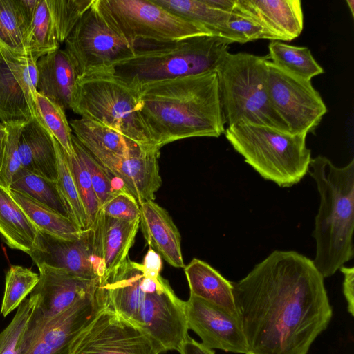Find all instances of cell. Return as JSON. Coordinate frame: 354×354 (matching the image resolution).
I'll list each match as a JSON object with an SVG mask.
<instances>
[{
	"mask_svg": "<svg viewBox=\"0 0 354 354\" xmlns=\"http://www.w3.org/2000/svg\"><path fill=\"white\" fill-rule=\"evenodd\" d=\"M213 8L226 13H231L235 8L236 0H206Z\"/></svg>",
	"mask_w": 354,
	"mask_h": 354,
	"instance_id": "7dc6e473",
	"label": "cell"
},
{
	"mask_svg": "<svg viewBox=\"0 0 354 354\" xmlns=\"http://www.w3.org/2000/svg\"><path fill=\"white\" fill-rule=\"evenodd\" d=\"M38 118L62 146L66 153H73L72 129L67 120L65 110L57 103L37 92L35 99Z\"/></svg>",
	"mask_w": 354,
	"mask_h": 354,
	"instance_id": "d6a6232c",
	"label": "cell"
},
{
	"mask_svg": "<svg viewBox=\"0 0 354 354\" xmlns=\"http://www.w3.org/2000/svg\"><path fill=\"white\" fill-rule=\"evenodd\" d=\"M7 137L8 133L6 127L4 129H0V171L3 165Z\"/></svg>",
	"mask_w": 354,
	"mask_h": 354,
	"instance_id": "c3c4849f",
	"label": "cell"
},
{
	"mask_svg": "<svg viewBox=\"0 0 354 354\" xmlns=\"http://www.w3.org/2000/svg\"><path fill=\"white\" fill-rule=\"evenodd\" d=\"M57 156V185L73 214V220L82 230L87 229V219L66 152L55 140Z\"/></svg>",
	"mask_w": 354,
	"mask_h": 354,
	"instance_id": "d590c367",
	"label": "cell"
},
{
	"mask_svg": "<svg viewBox=\"0 0 354 354\" xmlns=\"http://www.w3.org/2000/svg\"><path fill=\"white\" fill-rule=\"evenodd\" d=\"M344 274L343 293L346 298L348 311L354 315V268L343 266L340 268Z\"/></svg>",
	"mask_w": 354,
	"mask_h": 354,
	"instance_id": "ee69618b",
	"label": "cell"
},
{
	"mask_svg": "<svg viewBox=\"0 0 354 354\" xmlns=\"http://www.w3.org/2000/svg\"><path fill=\"white\" fill-rule=\"evenodd\" d=\"M268 66V88L271 104L293 134L312 133L327 112L311 81L292 75L273 64Z\"/></svg>",
	"mask_w": 354,
	"mask_h": 354,
	"instance_id": "7c38bea8",
	"label": "cell"
},
{
	"mask_svg": "<svg viewBox=\"0 0 354 354\" xmlns=\"http://www.w3.org/2000/svg\"><path fill=\"white\" fill-rule=\"evenodd\" d=\"M140 226L149 245L174 268H184L180 234L166 209L153 201L140 205Z\"/></svg>",
	"mask_w": 354,
	"mask_h": 354,
	"instance_id": "ffe728a7",
	"label": "cell"
},
{
	"mask_svg": "<svg viewBox=\"0 0 354 354\" xmlns=\"http://www.w3.org/2000/svg\"><path fill=\"white\" fill-rule=\"evenodd\" d=\"M94 0H46L59 44L65 41Z\"/></svg>",
	"mask_w": 354,
	"mask_h": 354,
	"instance_id": "8d00e7d4",
	"label": "cell"
},
{
	"mask_svg": "<svg viewBox=\"0 0 354 354\" xmlns=\"http://www.w3.org/2000/svg\"><path fill=\"white\" fill-rule=\"evenodd\" d=\"M91 227L94 230L96 249L104 275L128 257L140 227V218L133 221L120 220L109 216L100 209Z\"/></svg>",
	"mask_w": 354,
	"mask_h": 354,
	"instance_id": "7402d4cb",
	"label": "cell"
},
{
	"mask_svg": "<svg viewBox=\"0 0 354 354\" xmlns=\"http://www.w3.org/2000/svg\"><path fill=\"white\" fill-rule=\"evenodd\" d=\"M236 7L261 24L272 41H290L302 32L299 0H236Z\"/></svg>",
	"mask_w": 354,
	"mask_h": 354,
	"instance_id": "d6986e66",
	"label": "cell"
},
{
	"mask_svg": "<svg viewBox=\"0 0 354 354\" xmlns=\"http://www.w3.org/2000/svg\"><path fill=\"white\" fill-rule=\"evenodd\" d=\"M25 122L19 121L3 124L7 130L8 137L0 171V185L8 189H10L15 174L21 168L18 142L21 128Z\"/></svg>",
	"mask_w": 354,
	"mask_h": 354,
	"instance_id": "60d3db41",
	"label": "cell"
},
{
	"mask_svg": "<svg viewBox=\"0 0 354 354\" xmlns=\"http://www.w3.org/2000/svg\"><path fill=\"white\" fill-rule=\"evenodd\" d=\"M102 305L97 288L93 295L77 301L50 319L44 318L36 307L19 354H68L73 340Z\"/></svg>",
	"mask_w": 354,
	"mask_h": 354,
	"instance_id": "4fadbf2b",
	"label": "cell"
},
{
	"mask_svg": "<svg viewBox=\"0 0 354 354\" xmlns=\"http://www.w3.org/2000/svg\"><path fill=\"white\" fill-rule=\"evenodd\" d=\"M30 294L18 307L10 323L0 333V354H19L22 339L38 303Z\"/></svg>",
	"mask_w": 354,
	"mask_h": 354,
	"instance_id": "e575fe53",
	"label": "cell"
},
{
	"mask_svg": "<svg viewBox=\"0 0 354 354\" xmlns=\"http://www.w3.org/2000/svg\"><path fill=\"white\" fill-rule=\"evenodd\" d=\"M73 151L82 159L90 176L100 207L118 191L124 189L122 182L109 173L72 135Z\"/></svg>",
	"mask_w": 354,
	"mask_h": 354,
	"instance_id": "836d02e7",
	"label": "cell"
},
{
	"mask_svg": "<svg viewBox=\"0 0 354 354\" xmlns=\"http://www.w3.org/2000/svg\"><path fill=\"white\" fill-rule=\"evenodd\" d=\"M230 44L227 40L211 35L153 44L149 48H136L132 57L102 73L140 89L153 82L216 72Z\"/></svg>",
	"mask_w": 354,
	"mask_h": 354,
	"instance_id": "5b68a950",
	"label": "cell"
},
{
	"mask_svg": "<svg viewBox=\"0 0 354 354\" xmlns=\"http://www.w3.org/2000/svg\"><path fill=\"white\" fill-rule=\"evenodd\" d=\"M268 56L227 53L216 71L225 124L251 123L289 132L273 109L268 88Z\"/></svg>",
	"mask_w": 354,
	"mask_h": 354,
	"instance_id": "ba28073f",
	"label": "cell"
},
{
	"mask_svg": "<svg viewBox=\"0 0 354 354\" xmlns=\"http://www.w3.org/2000/svg\"><path fill=\"white\" fill-rule=\"evenodd\" d=\"M164 352L156 340L109 308L102 299L101 308L73 340L68 354H160Z\"/></svg>",
	"mask_w": 354,
	"mask_h": 354,
	"instance_id": "8fae6325",
	"label": "cell"
},
{
	"mask_svg": "<svg viewBox=\"0 0 354 354\" xmlns=\"http://www.w3.org/2000/svg\"><path fill=\"white\" fill-rule=\"evenodd\" d=\"M0 235L10 248L28 255L36 248L39 230L12 197L0 185Z\"/></svg>",
	"mask_w": 354,
	"mask_h": 354,
	"instance_id": "d4e9b609",
	"label": "cell"
},
{
	"mask_svg": "<svg viewBox=\"0 0 354 354\" xmlns=\"http://www.w3.org/2000/svg\"><path fill=\"white\" fill-rule=\"evenodd\" d=\"M39 279L30 294L38 297L37 310L45 319H50L77 301L93 295L100 279H84L69 272L44 264L37 265Z\"/></svg>",
	"mask_w": 354,
	"mask_h": 354,
	"instance_id": "ac0fdd59",
	"label": "cell"
},
{
	"mask_svg": "<svg viewBox=\"0 0 354 354\" xmlns=\"http://www.w3.org/2000/svg\"><path fill=\"white\" fill-rule=\"evenodd\" d=\"M159 151L158 149H148L126 157L105 152H88L109 173L122 182L124 190L140 205L153 201L156 192L162 185Z\"/></svg>",
	"mask_w": 354,
	"mask_h": 354,
	"instance_id": "e0dca14e",
	"label": "cell"
},
{
	"mask_svg": "<svg viewBox=\"0 0 354 354\" xmlns=\"http://www.w3.org/2000/svg\"><path fill=\"white\" fill-rule=\"evenodd\" d=\"M37 59L17 56L0 44V120L3 124L38 117L35 106Z\"/></svg>",
	"mask_w": 354,
	"mask_h": 354,
	"instance_id": "5bb4252c",
	"label": "cell"
},
{
	"mask_svg": "<svg viewBox=\"0 0 354 354\" xmlns=\"http://www.w3.org/2000/svg\"><path fill=\"white\" fill-rule=\"evenodd\" d=\"M161 257L153 249L149 247L142 263L145 274L151 277H158L162 268Z\"/></svg>",
	"mask_w": 354,
	"mask_h": 354,
	"instance_id": "f6af8a7d",
	"label": "cell"
},
{
	"mask_svg": "<svg viewBox=\"0 0 354 354\" xmlns=\"http://www.w3.org/2000/svg\"><path fill=\"white\" fill-rule=\"evenodd\" d=\"M0 44L15 55L29 54L13 0H0Z\"/></svg>",
	"mask_w": 354,
	"mask_h": 354,
	"instance_id": "ab89813d",
	"label": "cell"
},
{
	"mask_svg": "<svg viewBox=\"0 0 354 354\" xmlns=\"http://www.w3.org/2000/svg\"><path fill=\"white\" fill-rule=\"evenodd\" d=\"M29 256L36 266L62 269L84 279H98L104 274L91 227L82 230L74 239L58 238L39 230L37 247Z\"/></svg>",
	"mask_w": 354,
	"mask_h": 354,
	"instance_id": "9a60e30c",
	"label": "cell"
},
{
	"mask_svg": "<svg viewBox=\"0 0 354 354\" xmlns=\"http://www.w3.org/2000/svg\"><path fill=\"white\" fill-rule=\"evenodd\" d=\"M100 2L111 23L136 48L141 41L159 44L210 35L203 27L171 12L153 0Z\"/></svg>",
	"mask_w": 354,
	"mask_h": 354,
	"instance_id": "9c48e42d",
	"label": "cell"
},
{
	"mask_svg": "<svg viewBox=\"0 0 354 354\" xmlns=\"http://www.w3.org/2000/svg\"><path fill=\"white\" fill-rule=\"evenodd\" d=\"M184 272L190 295L199 297L237 317L232 281L224 278L206 262L193 259L185 266Z\"/></svg>",
	"mask_w": 354,
	"mask_h": 354,
	"instance_id": "cb8c5ba5",
	"label": "cell"
},
{
	"mask_svg": "<svg viewBox=\"0 0 354 354\" xmlns=\"http://www.w3.org/2000/svg\"><path fill=\"white\" fill-rule=\"evenodd\" d=\"M5 289L0 313L6 317L21 305L37 284L39 275L31 269L11 266L5 278Z\"/></svg>",
	"mask_w": 354,
	"mask_h": 354,
	"instance_id": "4dcf8cb0",
	"label": "cell"
},
{
	"mask_svg": "<svg viewBox=\"0 0 354 354\" xmlns=\"http://www.w3.org/2000/svg\"><path fill=\"white\" fill-rule=\"evenodd\" d=\"M218 37L230 44H244L257 39H270L267 30L256 19L236 7L220 30Z\"/></svg>",
	"mask_w": 354,
	"mask_h": 354,
	"instance_id": "74e56055",
	"label": "cell"
},
{
	"mask_svg": "<svg viewBox=\"0 0 354 354\" xmlns=\"http://www.w3.org/2000/svg\"><path fill=\"white\" fill-rule=\"evenodd\" d=\"M37 92L57 103L64 110L71 109L77 68L65 50L58 49L39 57L37 62Z\"/></svg>",
	"mask_w": 354,
	"mask_h": 354,
	"instance_id": "44dd1931",
	"label": "cell"
},
{
	"mask_svg": "<svg viewBox=\"0 0 354 354\" xmlns=\"http://www.w3.org/2000/svg\"><path fill=\"white\" fill-rule=\"evenodd\" d=\"M346 3L350 9L351 13L353 17H354V1L353 0H347Z\"/></svg>",
	"mask_w": 354,
	"mask_h": 354,
	"instance_id": "681fc988",
	"label": "cell"
},
{
	"mask_svg": "<svg viewBox=\"0 0 354 354\" xmlns=\"http://www.w3.org/2000/svg\"><path fill=\"white\" fill-rule=\"evenodd\" d=\"M69 124L74 136L89 152H105L126 157L145 149H156L144 147L109 127L85 118L73 120Z\"/></svg>",
	"mask_w": 354,
	"mask_h": 354,
	"instance_id": "484cf974",
	"label": "cell"
},
{
	"mask_svg": "<svg viewBox=\"0 0 354 354\" xmlns=\"http://www.w3.org/2000/svg\"><path fill=\"white\" fill-rule=\"evenodd\" d=\"M308 172L320 196L313 232V263L324 278L329 277L353 258L354 160L337 167L318 156L311 159Z\"/></svg>",
	"mask_w": 354,
	"mask_h": 354,
	"instance_id": "277c9868",
	"label": "cell"
},
{
	"mask_svg": "<svg viewBox=\"0 0 354 354\" xmlns=\"http://www.w3.org/2000/svg\"><path fill=\"white\" fill-rule=\"evenodd\" d=\"M178 351L180 354H215L214 351L189 337L182 343Z\"/></svg>",
	"mask_w": 354,
	"mask_h": 354,
	"instance_id": "bcb514c9",
	"label": "cell"
},
{
	"mask_svg": "<svg viewBox=\"0 0 354 354\" xmlns=\"http://www.w3.org/2000/svg\"><path fill=\"white\" fill-rule=\"evenodd\" d=\"M105 304L133 322L164 349L178 351L189 337L185 301L160 275L147 276L141 263L128 257L100 279Z\"/></svg>",
	"mask_w": 354,
	"mask_h": 354,
	"instance_id": "3957f363",
	"label": "cell"
},
{
	"mask_svg": "<svg viewBox=\"0 0 354 354\" xmlns=\"http://www.w3.org/2000/svg\"><path fill=\"white\" fill-rule=\"evenodd\" d=\"M185 310L188 329L199 336L204 346L210 349L248 354L239 318L192 295L185 301Z\"/></svg>",
	"mask_w": 354,
	"mask_h": 354,
	"instance_id": "2e32d148",
	"label": "cell"
},
{
	"mask_svg": "<svg viewBox=\"0 0 354 354\" xmlns=\"http://www.w3.org/2000/svg\"><path fill=\"white\" fill-rule=\"evenodd\" d=\"M64 42L80 77L102 73L136 50L107 18L100 0L93 1Z\"/></svg>",
	"mask_w": 354,
	"mask_h": 354,
	"instance_id": "30bf717a",
	"label": "cell"
},
{
	"mask_svg": "<svg viewBox=\"0 0 354 354\" xmlns=\"http://www.w3.org/2000/svg\"><path fill=\"white\" fill-rule=\"evenodd\" d=\"M109 216L128 221L140 218V205L124 189L118 191L100 209Z\"/></svg>",
	"mask_w": 354,
	"mask_h": 354,
	"instance_id": "b9f144b4",
	"label": "cell"
},
{
	"mask_svg": "<svg viewBox=\"0 0 354 354\" xmlns=\"http://www.w3.org/2000/svg\"><path fill=\"white\" fill-rule=\"evenodd\" d=\"M66 155L84 209L88 228L93 223L100 205L90 176L80 157L74 151L72 155L68 156L66 153Z\"/></svg>",
	"mask_w": 354,
	"mask_h": 354,
	"instance_id": "f35d334b",
	"label": "cell"
},
{
	"mask_svg": "<svg viewBox=\"0 0 354 354\" xmlns=\"http://www.w3.org/2000/svg\"><path fill=\"white\" fill-rule=\"evenodd\" d=\"M4 128H5V125L0 122V129H4Z\"/></svg>",
	"mask_w": 354,
	"mask_h": 354,
	"instance_id": "f907efd6",
	"label": "cell"
},
{
	"mask_svg": "<svg viewBox=\"0 0 354 354\" xmlns=\"http://www.w3.org/2000/svg\"><path fill=\"white\" fill-rule=\"evenodd\" d=\"M225 135L234 147L264 179L281 187L298 183L308 172L311 151L306 134H293L268 126L239 123Z\"/></svg>",
	"mask_w": 354,
	"mask_h": 354,
	"instance_id": "52a82bcc",
	"label": "cell"
},
{
	"mask_svg": "<svg viewBox=\"0 0 354 354\" xmlns=\"http://www.w3.org/2000/svg\"><path fill=\"white\" fill-rule=\"evenodd\" d=\"M18 147L21 168L48 180H57L55 139L38 117L24 124L19 137Z\"/></svg>",
	"mask_w": 354,
	"mask_h": 354,
	"instance_id": "603a6c76",
	"label": "cell"
},
{
	"mask_svg": "<svg viewBox=\"0 0 354 354\" xmlns=\"http://www.w3.org/2000/svg\"><path fill=\"white\" fill-rule=\"evenodd\" d=\"M9 191L14 200L39 230L64 239H74L80 236L82 230L73 220L26 194L12 189Z\"/></svg>",
	"mask_w": 354,
	"mask_h": 354,
	"instance_id": "4316f807",
	"label": "cell"
},
{
	"mask_svg": "<svg viewBox=\"0 0 354 354\" xmlns=\"http://www.w3.org/2000/svg\"><path fill=\"white\" fill-rule=\"evenodd\" d=\"M60 44L46 0H39L28 39V50L34 58L59 49Z\"/></svg>",
	"mask_w": 354,
	"mask_h": 354,
	"instance_id": "1f68e13d",
	"label": "cell"
},
{
	"mask_svg": "<svg viewBox=\"0 0 354 354\" xmlns=\"http://www.w3.org/2000/svg\"><path fill=\"white\" fill-rule=\"evenodd\" d=\"M140 88L104 73L80 77L71 109L93 122L109 127L146 148L160 149L142 115Z\"/></svg>",
	"mask_w": 354,
	"mask_h": 354,
	"instance_id": "8992f818",
	"label": "cell"
},
{
	"mask_svg": "<svg viewBox=\"0 0 354 354\" xmlns=\"http://www.w3.org/2000/svg\"><path fill=\"white\" fill-rule=\"evenodd\" d=\"M156 3L217 36L231 13L211 6L206 0H153Z\"/></svg>",
	"mask_w": 354,
	"mask_h": 354,
	"instance_id": "f546056e",
	"label": "cell"
},
{
	"mask_svg": "<svg viewBox=\"0 0 354 354\" xmlns=\"http://www.w3.org/2000/svg\"><path fill=\"white\" fill-rule=\"evenodd\" d=\"M268 59L277 67L301 78L311 79L324 73L306 47L291 46L272 41L268 46Z\"/></svg>",
	"mask_w": 354,
	"mask_h": 354,
	"instance_id": "f1b7e54d",
	"label": "cell"
},
{
	"mask_svg": "<svg viewBox=\"0 0 354 354\" xmlns=\"http://www.w3.org/2000/svg\"><path fill=\"white\" fill-rule=\"evenodd\" d=\"M39 0H13L15 12L28 48V39Z\"/></svg>",
	"mask_w": 354,
	"mask_h": 354,
	"instance_id": "7bdbcfd3",
	"label": "cell"
},
{
	"mask_svg": "<svg viewBox=\"0 0 354 354\" xmlns=\"http://www.w3.org/2000/svg\"><path fill=\"white\" fill-rule=\"evenodd\" d=\"M9 189L26 194L74 221L71 211L57 180H48L21 168L15 174Z\"/></svg>",
	"mask_w": 354,
	"mask_h": 354,
	"instance_id": "83f0119b",
	"label": "cell"
},
{
	"mask_svg": "<svg viewBox=\"0 0 354 354\" xmlns=\"http://www.w3.org/2000/svg\"><path fill=\"white\" fill-rule=\"evenodd\" d=\"M248 354H307L333 316L313 261L275 250L232 282Z\"/></svg>",
	"mask_w": 354,
	"mask_h": 354,
	"instance_id": "6da1fadb",
	"label": "cell"
},
{
	"mask_svg": "<svg viewBox=\"0 0 354 354\" xmlns=\"http://www.w3.org/2000/svg\"><path fill=\"white\" fill-rule=\"evenodd\" d=\"M142 115L156 146L225 133L216 72L178 77L140 88Z\"/></svg>",
	"mask_w": 354,
	"mask_h": 354,
	"instance_id": "7a4b0ae2",
	"label": "cell"
}]
</instances>
